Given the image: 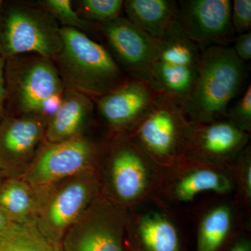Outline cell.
<instances>
[{
	"label": "cell",
	"mask_w": 251,
	"mask_h": 251,
	"mask_svg": "<svg viewBox=\"0 0 251 251\" xmlns=\"http://www.w3.org/2000/svg\"><path fill=\"white\" fill-rule=\"evenodd\" d=\"M163 171L125 135L110 134L97 168L100 192L130 210L157 198Z\"/></svg>",
	"instance_id": "6da1fadb"
},
{
	"label": "cell",
	"mask_w": 251,
	"mask_h": 251,
	"mask_svg": "<svg viewBox=\"0 0 251 251\" xmlns=\"http://www.w3.org/2000/svg\"><path fill=\"white\" fill-rule=\"evenodd\" d=\"M60 34L62 49L53 62L65 88L96 100L128 77L108 49L86 33L61 27Z\"/></svg>",
	"instance_id": "7a4b0ae2"
},
{
	"label": "cell",
	"mask_w": 251,
	"mask_h": 251,
	"mask_svg": "<svg viewBox=\"0 0 251 251\" xmlns=\"http://www.w3.org/2000/svg\"><path fill=\"white\" fill-rule=\"evenodd\" d=\"M245 63L229 46L202 50L197 79L182 105L192 123H207L224 118L227 109L242 92L246 79Z\"/></svg>",
	"instance_id": "3957f363"
},
{
	"label": "cell",
	"mask_w": 251,
	"mask_h": 251,
	"mask_svg": "<svg viewBox=\"0 0 251 251\" xmlns=\"http://www.w3.org/2000/svg\"><path fill=\"white\" fill-rule=\"evenodd\" d=\"M191 127L182 106L170 96L159 93L125 135L165 170L186 157Z\"/></svg>",
	"instance_id": "277c9868"
},
{
	"label": "cell",
	"mask_w": 251,
	"mask_h": 251,
	"mask_svg": "<svg viewBox=\"0 0 251 251\" xmlns=\"http://www.w3.org/2000/svg\"><path fill=\"white\" fill-rule=\"evenodd\" d=\"M6 61V99L14 115H39L48 122L58 108L65 89L53 61L34 54Z\"/></svg>",
	"instance_id": "5b68a950"
},
{
	"label": "cell",
	"mask_w": 251,
	"mask_h": 251,
	"mask_svg": "<svg viewBox=\"0 0 251 251\" xmlns=\"http://www.w3.org/2000/svg\"><path fill=\"white\" fill-rule=\"evenodd\" d=\"M61 26L39 6L15 3L0 9V54L5 59L34 54L53 59L62 49Z\"/></svg>",
	"instance_id": "8992f818"
},
{
	"label": "cell",
	"mask_w": 251,
	"mask_h": 251,
	"mask_svg": "<svg viewBox=\"0 0 251 251\" xmlns=\"http://www.w3.org/2000/svg\"><path fill=\"white\" fill-rule=\"evenodd\" d=\"M202 50L186 37L175 21L157 39L149 82L182 106L197 79Z\"/></svg>",
	"instance_id": "52a82bcc"
},
{
	"label": "cell",
	"mask_w": 251,
	"mask_h": 251,
	"mask_svg": "<svg viewBox=\"0 0 251 251\" xmlns=\"http://www.w3.org/2000/svg\"><path fill=\"white\" fill-rule=\"evenodd\" d=\"M40 191L35 221L41 230L60 244L68 229L83 215L100 192L97 169L70 176Z\"/></svg>",
	"instance_id": "ba28073f"
},
{
	"label": "cell",
	"mask_w": 251,
	"mask_h": 251,
	"mask_svg": "<svg viewBox=\"0 0 251 251\" xmlns=\"http://www.w3.org/2000/svg\"><path fill=\"white\" fill-rule=\"evenodd\" d=\"M128 210L99 192L83 215L68 229L62 251H126Z\"/></svg>",
	"instance_id": "9c48e42d"
},
{
	"label": "cell",
	"mask_w": 251,
	"mask_h": 251,
	"mask_svg": "<svg viewBox=\"0 0 251 251\" xmlns=\"http://www.w3.org/2000/svg\"><path fill=\"white\" fill-rule=\"evenodd\" d=\"M102 146L85 135L56 143H45L23 179L42 189L74 175L98 168Z\"/></svg>",
	"instance_id": "30bf717a"
},
{
	"label": "cell",
	"mask_w": 251,
	"mask_h": 251,
	"mask_svg": "<svg viewBox=\"0 0 251 251\" xmlns=\"http://www.w3.org/2000/svg\"><path fill=\"white\" fill-rule=\"evenodd\" d=\"M234 191L233 174L229 168L185 157L163 170L157 198L165 204H181L192 202L203 193L227 196Z\"/></svg>",
	"instance_id": "8fae6325"
},
{
	"label": "cell",
	"mask_w": 251,
	"mask_h": 251,
	"mask_svg": "<svg viewBox=\"0 0 251 251\" xmlns=\"http://www.w3.org/2000/svg\"><path fill=\"white\" fill-rule=\"evenodd\" d=\"M47 120L39 115H4L0 121V172L21 177L46 143Z\"/></svg>",
	"instance_id": "7c38bea8"
},
{
	"label": "cell",
	"mask_w": 251,
	"mask_h": 251,
	"mask_svg": "<svg viewBox=\"0 0 251 251\" xmlns=\"http://www.w3.org/2000/svg\"><path fill=\"white\" fill-rule=\"evenodd\" d=\"M229 0L178 1L176 22L188 39L202 49L228 46L235 39Z\"/></svg>",
	"instance_id": "4fadbf2b"
},
{
	"label": "cell",
	"mask_w": 251,
	"mask_h": 251,
	"mask_svg": "<svg viewBox=\"0 0 251 251\" xmlns=\"http://www.w3.org/2000/svg\"><path fill=\"white\" fill-rule=\"evenodd\" d=\"M99 29L106 41L107 49L126 75L149 82L157 39L126 18L99 25Z\"/></svg>",
	"instance_id": "5bb4252c"
},
{
	"label": "cell",
	"mask_w": 251,
	"mask_h": 251,
	"mask_svg": "<svg viewBox=\"0 0 251 251\" xmlns=\"http://www.w3.org/2000/svg\"><path fill=\"white\" fill-rule=\"evenodd\" d=\"M165 203L154 198L128 211L126 242L131 251H182L179 230Z\"/></svg>",
	"instance_id": "9a60e30c"
},
{
	"label": "cell",
	"mask_w": 251,
	"mask_h": 251,
	"mask_svg": "<svg viewBox=\"0 0 251 251\" xmlns=\"http://www.w3.org/2000/svg\"><path fill=\"white\" fill-rule=\"evenodd\" d=\"M159 93L148 81L128 77L121 85L94 101L110 134L126 135Z\"/></svg>",
	"instance_id": "2e32d148"
},
{
	"label": "cell",
	"mask_w": 251,
	"mask_h": 251,
	"mask_svg": "<svg viewBox=\"0 0 251 251\" xmlns=\"http://www.w3.org/2000/svg\"><path fill=\"white\" fill-rule=\"evenodd\" d=\"M250 133L226 118L207 123H192L186 157L229 168L249 144Z\"/></svg>",
	"instance_id": "e0dca14e"
},
{
	"label": "cell",
	"mask_w": 251,
	"mask_h": 251,
	"mask_svg": "<svg viewBox=\"0 0 251 251\" xmlns=\"http://www.w3.org/2000/svg\"><path fill=\"white\" fill-rule=\"evenodd\" d=\"M95 101L85 94L64 89L58 108L47 122L46 143H56L85 135L93 118Z\"/></svg>",
	"instance_id": "ac0fdd59"
},
{
	"label": "cell",
	"mask_w": 251,
	"mask_h": 251,
	"mask_svg": "<svg viewBox=\"0 0 251 251\" xmlns=\"http://www.w3.org/2000/svg\"><path fill=\"white\" fill-rule=\"evenodd\" d=\"M126 18L154 39H160L176 20L178 1L175 0H127Z\"/></svg>",
	"instance_id": "d6986e66"
},
{
	"label": "cell",
	"mask_w": 251,
	"mask_h": 251,
	"mask_svg": "<svg viewBox=\"0 0 251 251\" xmlns=\"http://www.w3.org/2000/svg\"><path fill=\"white\" fill-rule=\"evenodd\" d=\"M237 214L233 204L221 202L206 210L198 224L196 251H219L233 233Z\"/></svg>",
	"instance_id": "ffe728a7"
},
{
	"label": "cell",
	"mask_w": 251,
	"mask_h": 251,
	"mask_svg": "<svg viewBox=\"0 0 251 251\" xmlns=\"http://www.w3.org/2000/svg\"><path fill=\"white\" fill-rule=\"evenodd\" d=\"M39 201L40 191L22 177L4 179L0 185V210L16 224L35 219Z\"/></svg>",
	"instance_id": "44dd1931"
},
{
	"label": "cell",
	"mask_w": 251,
	"mask_h": 251,
	"mask_svg": "<svg viewBox=\"0 0 251 251\" xmlns=\"http://www.w3.org/2000/svg\"><path fill=\"white\" fill-rule=\"evenodd\" d=\"M0 251H62L60 244L49 239L35 219L18 224L12 232L0 239Z\"/></svg>",
	"instance_id": "7402d4cb"
},
{
	"label": "cell",
	"mask_w": 251,
	"mask_h": 251,
	"mask_svg": "<svg viewBox=\"0 0 251 251\" xmlns=\"http://www.w3.org/2000/svg\"><path fill=\"white\" fill-rule=\"evenodd\" d=\"M36 4L52 16L61 27L74 28L87 34L99 31V25L83 19L73 9L70 0H43Z\"/></svg>",
	"instance_id": "603a6c76"
},
{
	"label": "cell",
	"mask_w": 251,
	"mask_h": 251,
	"mask_svg": "<svg viewBox=\"0 0 251 251\" xmlns=\"http://www.w3.org/2000/svg\"><path fill=\"white\" fill-rule=\"evenodd\" d=\"M235 184V204H251V149L249 145L229 166Z\"/></svg>",
	"instance_id": "cb8c5ba5"
},
{
	"label": "cell",
	"mask_w": 251,
	"mask_h": 251,
	"mask_svg": "<svg viewBox=\"0 0 251 251\" xmlns=\"http://www.w3.org/2000/svg\"><path fill=\"white\" fill-rule=\"evenodd\" d=\"M77 12L89 22L100 25L121 17L125 1L122 0H81Z\"/></svg>",
	"instance_id": "d4e9b609"
},
{
	"label": "cell",
	"mask_w": 251,
	"mask_h": 251,
	"mask_svg": "<svg viewBox=\"0 0 251 251\" xmlns=\"http://www.w3.org/2000/svg\"><path fill=\"white\" fill-rule=\"evenodd\" d=\"M224 118L233 124L239 129L251 133V86L249 84L239 97L227 109Z\"/></svg>",
	"instance_id": "484cf974"
},
{
	"label": "cell",
	"mask_w": 251,
	"mask_h": 251,
	"mask_svg": "<svg viewBox=\"0 0 251 251\" xmlns=\"http://www.w3.org/2000/svg\"><path fill=\"white\" fill-rule=\"evenodd\" d=\"M231 21L236 34L251 31V0H234L231 6Z\"/></svg>",
	"instance_id": "4316f807"
},
{
	"label": "cell",
	"mask_w": 251,
	"mask_h": 251,
	"mask_svg": "<svg viewBox=\"0 0 251 251\" xmlns=\"http://www.w3.org/2000/svg\"><path fill=\"white\" fill-rule=\"evenodd\" d=\"M233 49L238 58L243 62H249L251 59V31L238 34L235 37Z\"/></svg>",
	"instance_id": "83f0119b"
},
{
	"label": "cell",
	"mask_w": 251,
	"mask_h": 251,
	"mask_svg": "<svg viewBox=\"0 0 251 251\" xmlns=\"http://www.w3.org/2000/svg\"><path fill=\"white\" fill-rule=\"evenodd\" d=\"M5 67H6V59L0 54V121L2 120L5 115V103H6V97H7Z\"/></svg>",
	"instance_id": "f1b7e54d"
},
{
	"label": "cell",
	"mask_w": 251,
	"mask_h": 251,
	"mask_svg": "<svg viewBox=\"0 0 251 251\" xmlns=\"http://www.w3.org/2000/svg\"><path fill=\"white\" fill-rule=\"evenodd\" d=\"M18 224L13 222L2 211L0 210V239L14 230Z\"/></svg>",
	"instance_id": "f546056e"
},
{
	"label": "cell",
	"mask_w": 251,
	"mask_h": 251,
	"mask_svg": "<svg viewBox=\"0 0 251 251\" xmlns=\"http://www.w3.org/2000/svg\"><path fill=\"white\" fill-rule=\"evenodd\" d=\"M229 251H251L250 239L245 235H241L232 243Z\"/></svg>",
	"instance_id": "4dcf8cb0"
},
{
	"label": "cell",
	"mask_w": 251,
	"mask_h": 251,
	"mask_svg": "<svg viewBox=\"0 0 251 251\" xmlns=\"http://www.w3.org/2000/svg\"><path fill=\"white\" fill-rule=\"evenodd\" d=\"M4 178L3 175H1V172H0V185H1L2 181H4Z\"/></svg>",
	"instance_id": "1f68e13d"
},
{
	"label": "cell",
	"mask_w": 251,
	"mask_h": 251,
	"mask_svg": "<svg viewBox=\"0 0 251 251\" xmlns=\"http://www.w3.org/2000/svg\"><path fill=\"white\" fill-rule=\"evenodd\" d=\"M2 4H3V1H1V0H0V9H1V6H2Z\"/></svg>",
	"instance_id": "d6a6232c"
}]
</instances>
